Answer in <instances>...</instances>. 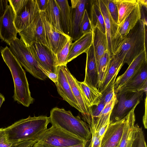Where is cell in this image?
Returning a JSON list of instances; mask_svg holds the SVG:
<instances>
[{
	"label": "cell",
	"mask_w": 147,
	"mask_h": 147,
	"mask_svg": "<svg viewBox=\"0 0 147 147\" xmlns=\"http://www.w3.org/2000/svg\"><path fill=\"white\" fill-rule=\"evenodd\" d=\"M109 119L107 121L97 132L98 136L101 141L110 123Z\"/></svg>",
	"instance_id": "b9f144b4"
},
{
	"label": "cell",
	"mask_w": 147,
	"mask_h": 147,
	"mask_svg": "<svg viewBox=\"0 0 147 147\" xmlns=\"http://www.w3.org/2000/svg\"><path fill=\"white\" fill-rule=\"evenodd\" d=\"M45 12L51 24L59 31L64 33L61 24L59 9L55 0H48Z\"/></svg>",
	"instance_id": "f1b7e54d"
},
{
	"label": "cell",
	"mask_w": 147,
	"mask_h": 147,
	"mask_svg": "<svg viewBox=\"0 0 147 147\" xmlns=\"http://www.w3.org/2000/svg\"><path fill=\"white\" fill-rule=\"evenodd\" d=\"M71 29L69 36L75 41L81 36L79 25L87 1L86 0H71Z\"/></svg>",
	"instance_id": "e0dca14e"
},
{
	"label": "cell",
	"mask_w": 147,
	"mask_h": 147,
	"mask_svg": "<svg viewBox=\"0 0 147 147\" xmlns=\"http://www.w3.org/2000/svg\"><path fill=\"white\" fill-rule=\"evenodd\" d=\"M140 19V6L137 3L136 8L119 24L113 40L112 48L113 55L120 48L127 36Z\"/></svg>",
	"instance_id": "30bf717a"
},
{
	"label": "cell",
	"mask_w": 147,
	"mask_h": 147,
	"mask_svg": "<svg viewBox=\"0 0 147 147\" xmlns=\"http://www.w3.org/2000/svg\"><path fill=\"white\" fill-rule=\"evenodd\" d=\"M19 34L20 39L27 46L29 47L33 43L36 42L49 49L45 38L40 12L30 25Z\"/></svg>",
	"instance_id": "8fae6325"
},
{
	"label": "cell",
	"mask_w": 147,
	"mask_h": 147,
	"mask_svg": "<svg viewBox=\"0 0 147 147\" xmlns=\"http://www.w3.org/2000/svg\"><path fill=\"white\" fill-rule=\"evenodd\" d=\"M117 8L119 25L136 8L137 0H114Z\"/></svg>",
	"instance_id": "f546056e"
},
{
	"label": "cell",
	"mask_w": 147,
	"mask_h": 147,
	"mask_svg": "<svg viewBox=\"0 0 147 147\" xmlns=\"http://www.w3.org/2000/svg\"><path fill=\"white\" fill-rule=\"evenodd\" d=\"M36 140L41 144L55 147H70L87 142L52 125Z\"/></svg>",
	"instance_id": "52a82bcc"
},
{
	"label": "cell",
	"mask_w": 147,
	"mask_h": 147,
	"mask_svg": "<svg viewBox=\"0 0 147 147\" xmlns=\"http://www.w3.org/2000/svg\"><path fill=\"white\" fill-rule=\"evenodd\" d=\"M44 72L47 77L49 78L55 83L57 82L58 78L57 73L50 72L48 71H44Z\"/></svg>",
	"instance_id": "7dc6e473"
},
{
	"label": "cell",
	"mask_w": 147,
	"mask_h": 147,
	"mask_svg": "<svg viewBox=\"0 0 147 147\" xmlns=\"http://www.w3.org/2000/svg\"><path fill=\"white\" fill-rule=\"evenodd\" d=\"M8 0H0V16L4 13L8 5Z\"/></svg>",
	"instance_id": "bcb514c9"
},
{
	"label": "cell",
	"mask_w": 147,
	"mask_h": 147,
	"mask_svg": "<svg viewBox=\"0 0 147 147\" xmlns=\"http://www.w3.org/2000/svg\"><path fill=\"white\" fill-rule=\"evenodd\" d=\"M111 58L108 51H107L100 58L97 64L98 90L102 85L107 74Z\"/></svg>",
	"instance_id": "4dcf8cb0"
},
{
	"label": "cell",
	"mask_w": 147,
	"mask_h": 147,
	"mask_svg": "<svg viewBox=\"0 0 147 147\" xmlns=\"http://www.w3.org/2000/svg\"><path fill=\"white\" fill-rule=\"evenodd\" d=\"M13 145L8 141L3 128H0V147H11Z\"/></svg>",
	"instance_id": "60d3db41"
},
{
	"label": "cell",
	"mask_w": 147,
	"mask_h": 147,
	"mask_svg": "<svg viewBox=\"0 0 147 147\" xmlns=\"http://www.w3.org/2000/svg\"><path fill=\"white\" fill-rule=\"evenodd\" d=\"M90 3V20L92 29L97 28L106 34L104 19L100 9L99 0H91Z\"/></svg>",
	"instance_id": "83f0119b"
},
{
	"label": "cell",
	"mask_w": 147,
	"mask_h": 147,
	"mask_svg": "<svg viewBox=\"0 0 147 147\" xmlns=\"http://www.w3.org/2000/svg\"><path fill=\"white\" fill-rule=\"evenodd\" d=\"M124 57L118 54L111 56L108 72L104 81L99 90L102 94L113 83H115L117 75L123 65Z\"/></svg>",
	"instance_id": "7402d4cb"
},
{
	"label": "cell",
	"mask_w": 147,
	"mask_h": 147,
	"mask_svg": "<svg viewBox=\"0 0 147 147\" xmlns=\"http://www.w3.org/2000/svg\"><path fill=\"white\" fill-rule=\"evenodd\" d=\"M58 78L55 83L59 94L63 100L67 101L72 107L77 109L80 112L81 109L72 92L65 73L63 66L57 67Z\"/></svg>",
	"instance_id": "2e32d148"
},
{
	"label": "cell",
	"mask_w": 147,
	"mask_h": 147,
	"mask_svg": "<svg viewBox=\"0 0 147 147\" xmlns=\"http://www.w3.org/2000/svg\"><path fill=\"white\" fill-rule=\"evenodd\" d=\"M40 12L36 0H28L25 5L15 13L14 24L18 32L29 26Z\"/></svg>",
	"instance_id": "7c38bea8"
},
{
	"label": "cell",
	"mask_w": 147,
	"mask_h": 147,
	"mask_svg": "<svg viewBox=\"0 0 147 147\" xmlns=\"http://www.w3.org/2000/svg\"><path fill=\"white\" fill-rule=\"evenodd\" d=\"M146 27L140 19L139 20L115 54L124 57V64L129 65L138 55L146 51Z\"/></svg>",
	"instance_id": "277c9868"
},
{
	"label": "cell",
	"mask_w": 147,
	"mask_h": 147,
	"mask_svg": "<svg viewBox=\"0 0 147 147\" xmlns=\"http://www.w3.org/2000/svg\"><path fill=\"white\" fill-rule=\"evenodd\" d=\"M87 143H85L81 144L68 147H86ZM42 145H43L45 147H55L45 144Z\"/></svg>",
	"instance_id": "681fc988"
},
{
	"label": "cell",
	"mask_w": 147,
	"mask_h": 147,
	"mask_svg": "<svg viewBox=\"0 0 147 147\" xmlns=\"http://www.w3.org/2000/svg\"><path fill=\"white\" fill-rule=\"evenodd\" d=\"M15 13L18 11L26 3L28 0H8Z\"/></svg>",
	"instance_id": "ab89813d"
},
{
	"label": "cell",
	"mask_w": 147,
	"mask_h": 147,
	"mask_svg": "<svg viewBox=\"0 0 147 147\" xmlns=\"http://www.w3.org/2000/svg\"><path fill=\"white\" fill-rule=\"evenodd\" d=\"M37 142L36 140L26 141L16 144H13L11 147H28L33 145Z\"/></svg>",
	"instance_id": "ee69618b"
},
{
	"label": "cell",
	"mask_w": 147,
	"mask_h": 147,
	"mask_svg": "<svg viewBox=\"0 0 147 147\" xmlns=\"http://www.w3.org/2000/svg\"><path fill=\"white\" fill-rule=\"evenodd\" d=\"M72 41L71 38L69 40L61 51L56 55L57 66H66V59Z\"/></svg>",
	"instance_id": "d6a6232c"
},
{
	"label": "cell",
	"mask_w": 147,
	"mask_h": 147,
	"mask_svg": "<svg viewBox=\"0 0 147 147\" xmlns=\"http://www.w3.org/2000/svg\"><path fill=\"white\" fill-rule=\"evenodd\" d=\"M49 118L52 125L87 142L91 139L88 125L79 116H74L70 111L55 107L51 111Z\"/></svg>",
	"instance_id": "3957f363"
},
{
	"label": "cell",
	"mask_w": 147,
	"mask_h": 147,
	"mask_svg": "<svg viewBox=\"0 0 147 147\" xmlns=\"http://www.w3.org/2000/svg\"><path fill=\"white\" fill-rule=\"evenodd\" d=\"M80 32L81 36L83 34L92 32L90 20L87 11L85 9L79 25Z\"/></svg>",
	"instance_id": "e575fe53"
},
{
	"label": "cell",
	"mask_w": 147,
	"mask_h": 147,
	"mask_svg": "<svg viewBox=\"0 0 147 147\" xmlns=\"http://www.w3.org/2000/svg\"><path fill=\"white\" fill-rule=\"evenodd\" d=\"M63 68L73 94L81 109V113L84 120L88 123L90 127L92 124L91 108H89L87 105L80 88L79 82L71 74L67 66H63Z\"/></svg>",
	"instance_id": "4fadbf2b"
},
{
	"label": "cell",
	"mask_w": 147,
	"mask_h": 147,
	"mask_svg": "<svg viewBox=\"0 0 147 147\" xmlns=\"http://www.w3.org/2000/svg\"><path fill=\"white\" fill-rule=\"evenodd\" d=\"M134 108L125 117L124 126L118 147H131L135 134L136 117Z\"/></svg>",
	"instance_id": "44dd1931"
},
{
	"label": "cell",
	"mask_w": 147,
	"mask_h": 147,
	"mask_svg": "<svg viewBox=\"0 0 147 147\" xmlns=\"http://www.w3.org/2000/svg\"><path fill=\"white\" fill-rule=\"evenodd\" d=\"M2 58L11 73L14 83V100L26 107L33 102L25 71L7 46L0 48Z\"/></svg>",
	"instance_id": "7a4b0ae2"
},
{
	"label": "cell",
	"mask_w": 147,
	"mask_h": 147,
	"mask_svg": "<svg viewBox=\"0 0 147 147\" xmlns=\"http://www.w3.org/2000/svg\"><path fill=\"white\" fill-rule=\"evenodd\" d=\"M60 11L61 24L63 32L69 36L71 29V7L67 0H55Z\"/></svg>",
	"instance_id": "4316f807"
},
{
	"label": "cell",
	"mask_w": 147,
	"mask_h": 147,
	"mask_svg": "<svg viewBox=\"0 0 147 147\" xmlns=\"http://www.w3.org/2000/svg\"><path fill=\"white\" fill-rule=\"evenodd\" d=\"M144 91L121 90L115 94L116 100L109 119L110 123L120 121L143 99Z\"/></svg>",
	"instance_id": "5b68a950"
},
{
	"label": "cell",
	"mask_w": 147,
	"mask_h": 147,
	"mask_svg": "<svg viewBox=\"0 0 147 147\" xmlns=\"http://www.w3.org/2000/svg\"><path fill=\"white\" fill-rule=\"evenodd\" d=\"M146 53V51H144L138 55L129 65L125 72L116 79L114 87L115 93L121 90L147 62Z\"/></svg>",
	"instance_id": "9a60e30c"
},
{
	"label": "cell",
	"mask_w": 147,
	"mask_h": 147,
	"mask_svg": "<svg viewBox=\"0 0 147 147\" xmlns=\"http://www.w3.org/2000/svg\"><path fill=\"white\" fill-rule=\"evenodd\" d=\"M9 45L21 65L27 71L41 80H44L48 78L40 68L29 47L27 46L21 39L17 37Z\"/></svg>",
	"instance_id": "8992f818"
},
{
	"label": "cell",
	"mask_w": 147,
	"mask_h": 147,
	"mask_svg": "<svg viewBox=\"0 0 147 147\" xmlns=\"http://www.w3.org/2000/svg\"><path fill=\"white\" fill-rule=\"evenodd\" d=\"M5 100V98L4 96L0 93V109L3 102Z\"/></svg>",
	"instance_id": "816d5d0a"
},
{
	"label": "cell",
	"mask_w": 147,
	"mask_h": 147,
	"mask_svg": "<svg viewBox=\"0 0 147 147\" xmlns=\"http://www.w3.org/2000/svg\"><path fill=\"white\" fill-rule=\"evenodd\" d=\"M139 5L140 9V20L143 22L144 24L146 26H147V7L142 5Z\"/></svg>",
	"instance_id": "7bdbcfd3"
},
{
	"label": "cell",
	"mask_w": 147,
	"mask_h": 147,
	"mask_svg": "<svg viewBox=\"0 0 147 147\" xmlns=\"http://www.w3.org/2000/svg\"><path fill=\"white\" fill-rule=\"evenodd\" d=\"M86 53L87 57L84 82L89 86L98 89L97 66L93 43Z\"/></svg>",
	"instance_id": "d6986e66"
},
{
	"label": "cell",
	"mask_w": 147,
	"mask_h": 147,
	"mask_svg": "<svg viewBox=\"0 0 147 147\" xmlns=\"http://www.w3.org/2000/svg\"><path fill=\"white\" fill-rule=\"evenodd\" d=\"M33 147H45L43 145L40 144L37 142L34 144L33 146Z\"/></svg>",
	"instance_id": "f5cc1de1"
},
{
	"label": "cell",
	"mask_w": 147,
	"mask_h": 147,
	"mask_svg": "<svg viewBox=\"0 0 147 147\" xmlns=\"http://www.w3.org/2000/svg\"><path fill=\"white\" fill-rule=\"evenodd\" d=\"M93 43V32L83 34L70 46L66 62L67 63L83 53H86Z\"/></svg>",
	"instance_id": "ffe728a7"
},
{
	"label": "cell",
	"mask_w": 147,
	"mask_h": 147,
	"mask_svg": "<svg viewBox=\"0 0 147 147\" xmlns=\"http://www.w3.org/2000/svg\"><path fill=\"white\" fill-rule=\"evenodd\" d=\"M134 138L131 147H147L144 131L141 127L135 125Z\"/></svg>",
	"instance_id": "836d02e7"
},
{
	"label": "cell",
	"mask_w": 147,
	"mask_h": 147,
	"mask_svg": "<svg viewBox=\"0 0 147 147\" xmlns=\"http://www.w3.org/2000/svg\"><path fill=\"white\" fill-rule=\"evenodd\" d=\"M147 62L120 90H124L135 91L143 90L147 94Z\"/></svg>",
	"instance_id": "cb8c5ba5"
},
{
	"label": "cell",
	"mask_w": 147,
	"mask_h": 147,
	"mask_svg": "<svg viewBox=\"0 0 147 147\" xmlns=\"http://www.w3.org/2000/svg\"><path fill=\"white\" fill-rule=\"evenodd\" d=\"M15 13L10 5L0 16V38L8 45L17 38L18 32L15 26Z\"/></svg>",
	"instance_id": "5bb4252c"
},
{
	"label": "cell",
	"mask_w": 147,
	"mask_h": 147,
	"mask_svg": "<svg viewBox=\"0 0 147 147\" xmlns=\"http://www.w3.org/2000/svg\"><path fill=\"white\" fill-rule=\"evenodd\" d=\"M137 2L139 5L147 7V0H137Z\"/></svg>",
	"instance_id": "f907efd6"
},
{
	"label": "cell",
	"mask_w": 147,
	"mask_h": 147,
	"mask_svg": "<svg viewBox=\"0 0 147 147\" xmlns=\"http://www.w3.org/2000/svg\"><path fill=\"white\" fill-rule=\"evenodd\" d=\"M111 16L117 24L119 25L118 9L113 0H102Z\"/></svg>",
	"instance_id": "d590c367"
},
{
	"label": "cell",
	"mask_w": 147,
	"mask_h": 147,
	"mask_svg": "<svg viewBox=\"0 0 147 147\" xmlns=\"http://www.w3.org/2000/svg\"><path fill=\"white\" fill-rule=\"evenodd\" d=\"M116 100L115 93L111 100L105 105L104 109L96 121L94 125V129L97 132L100 127L110 119V115Z\"/></svg>",
	"instance_id": "1f68e13d"
},
{
	"label": "cell",
	"mask_w": 147,
	"mask_h": 147,
	"mask_svg": "<svg viewBox=\"0 0 147 147\" xmlns=\"http://www.w3.org/2000/svg\"><path fill=\"white\" fill-rule=\"evenodd\" d=\"M80 88L88 107L97 105L100 102L102 94L97 88L89 86L84 81L79 82Z\"/></svg>",
	"instance_id": "484cf974"
},
{
	"label": "cell",
	"mask_w": 147,
	"mask_h": 147,
	"mask_svg": "<svg viewBox=\"0 0 147 147\" xmlns=\"http://www.w3.org/2000/svg\"><path fill=\"white\" fill-rule=\"evenodd\" d=\"M91 134L90 142L88 147H100L101 141L99 139L97 132L95 131L94 127L90 128Z\"/></svg>",
	"instance_id": "f35d334b"
},
{
	"label": "cell",
	"mask_w": 147,
	"mask_h": 147,
	"mask_svg": "<svg viewBox=\"0 0 147 147\" xmlns=\"http://www.w3.org/2000/svg\"><path fill=\"white\" fill-rule=\"evenodd\" d=\"M40 12L45 11L46 9L48 0H36Z\"/></svg>",
	"instance_id": "f6af8a7d"
},
{
	"label": "cell",
	"mask_w": 147,
	"mask_h": 147,
	"mask_svg": "<svg viewBox=\"0 0 147 147\" xmlns=\"http://www.w3.org/2000/svg\"><path fill=\"white\" fill-rule=\"evenodd\" d=\"M40 13L47 42L49 49L56 55L71 38L54 27L49 21L45 11Z\"/></svg>",
	"instance_id": "9c48e42d"
},
{
	"label": "cell",
	"mask_w": 147,
	"mask_h": 147,
	"mask_svg": "<svg viewBox=\"0 0 147 147\" xmlns=\"http://www.w3.org/2000/svg\"><path fill=\"white\" fill-rule=\"evenodd\" d=\"M125 117L119 121L110 123L101 140L100 147H118L122 134Z\"/></svg>",
	"instance_id": "ac0fdd59"
},
{
	"label": "cell",
	"mask_w": 147,
	"mask_h": 147,
	"mask_svg": "<svg viewBox=\"0 0 147 147\" xmlns=\"http://www.w3.org/2000/svg\"><path fill=\"white\" fill-rule=\"evenodd\" d=\"M33 145H32L28 147H33Z\"/></svg>",
	"instance_id": "db71d44e"
},
{
	"label": "cell",
	"mask_w": 147,
	"mask_h": 147,
	"mask_svg": "<svg viewBox=\"0 0 147 147\" xmlns=\"http://www.w3.org/2000/svg\"><path fill=\"white\" fill-rule=\"evenodd\" d=\"M145 111L143 118V122L144 127L147 128V94H146V97L145 101Z\"/></svg>",
	"instance_id": "c3c4849f"
},
{
	"label": "cell",
	"mask_w": 147,
	"mask_h": 147,
	"mask_svg": "<svg viewBox=\"0 0 147 147\" xmlns=\"http://www.w3.org/2000/svg\"><path fill=\"white\" fill-rule=\"evenodd\" d=\"M115 83H113L102 94V100L105 105L108 103L113 98L115 93L114 90Z\"/></svg>",
	"instance_id": "74e56055"
},
{
	"label": "cell",
	"mask_w": 147,
	"mask_h": 147,
	"mask_svg": "<svg viewBox=\"0 0 147 147\" xmlns=\"http://www.w3.org/2000/svg\"><path fill=\"white\" fill-rule=\"evenodd\" d=\"M50 123L49 117L41 115L20 120L3 128L8 141L13 144L35 140L46 130Z\"/></svg>",
	"instance_id": "6da1fadb"
},
{
	"label": "cell",
	"mask_w": 147,
	"mask_h": 147,
	"mask_svg": "<svg viewBox=\"0 0 147 147\" xmlns=\"http://www.w3.org/2000/svg\"><path fill=\"white\" fill-rule=\"evenodd\" d=\"M100 6L104 19L106 34L108 42V51L111 56L113 55L112 42L119 25L113 20L109 13L102 0H98Z\"/></svg>",
	"instance_id": "603a6c76"
},
{
	"label": "cell",
	"mask_w": 147,
	"mask_h": 147,
	"mask_svg": "<svg viewBox=\"0 0 147 147\" xmlns=\"http://www.w3.org/2000/svg\"><path fill=\"white\" fill-rule=\"evenodd\" d=\"M105 106V105L103 101L101 100L100 102L97 105L91 107V116L92 124L91 127L90 128L94 127L96 121L98 118Z\"/></svg>",
	"instance_id": "8d00e7d4"
},
{
	"label": "cell",
	"mask_w": 147,
	"mask_h": 147,
	"mask_svg": "<svg viewBox=\"0 0 147 147\" xmlns=\"http://www.w3.org/2000/svg\"><path fill=\"white\" fill-rule=\"evenodd\" d=\"M93 44L97 64L104 53L108 51V42L106 34L97 28L93 30Z\"/></svg>",
	"instance_id": "d4e9b609"
},
{
	"label": "cell",
	"mask_w": 147,
	"mask_h": 147,
	"mask_svg": "<svg viewBox=\"0 0 147 147\" xmlns=\"http://www.w3.org/2000/svg\"><path fill=\"white\" fill-rule=\"evenodd\" d=\"M31 52L40 69L44 72L57 73L56 55L47 46L34 42L29 47Z\"/></svg>",
	"instance_id": "ba28073f"
}]
</instances>
